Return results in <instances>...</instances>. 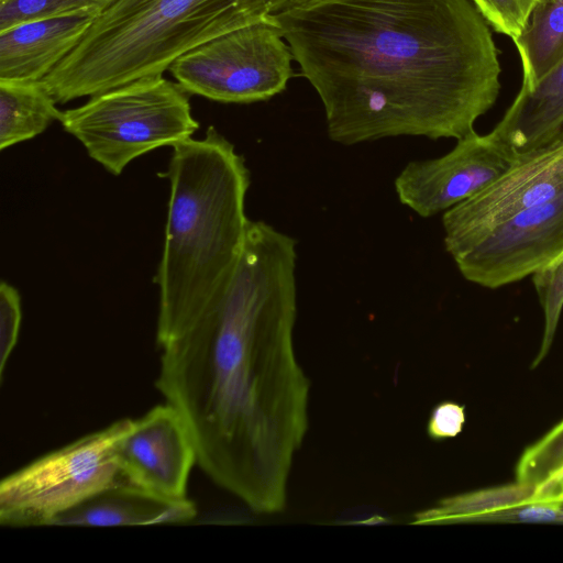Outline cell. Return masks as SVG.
Returning <instances> with one entry per match:
<instances>
[{"label": "cell", "mask_w": 563, "mask_h": 563, "mask_svg": "<svg viewBox=\"0 0 563 563\" xmlns=\"http://www.w3.org/2000/svg\"><path fill=\"white\" fill-rule=\"evenodd\" d=\"M263 0H117L41 81L56 103L163 75L181 55L268 20Z\"/></svg>", "instance_id": "cell-4"}, {"label": "cell", "mask_w": 563, "mask_h": 563, "mask_svg": "<svg viewBox=\"0 0 563 563\" xmlns=\"http://www.w3.org/2000/svg\"><path fill=\"white\" fill-rule=\"evenodd\" d=\"M563 523V499L529 500L479 516L474 523Z\"/></svg>", "instance_id": "cell-22"}, {"label": "cell", "mask_w": 563, "mask_h": 563, "mask_svg": "<svg viewBox=\"0 0 563 563\" xmlns=\"http://www.w3.org/2000/svg\"><path fill=\"white\" fill-rule=\"evenodd\" d=\"M465 423V407L454 401L438 404L431 411L427 433L434 441L456 437Z\"/></svg>", "instance_id": "cell-24"}, {"label": "cell", "mask_w": 563, "mask_h": 563, "mask_svg": "<svg viewBox=\"0 0 563 563\" xmlns=\"http://www.w3.org/2000/svg\"><path fill=\"white\" fill-rule=\"evenodd\" d=\"M117 459L129 483L168 498H187L197 451L186 420L170 404L131 420L118 442Z\"/></svg>", "instance_id": "cell-11"}, {"label": "cell", "mask_w": 563, "mask_h": 563, "mask_svg": "<svg viewBox=\"0 0 563 563\" xmlns=\"http://www.w3.org/2000/svg\"><path fill=\"white\" fill-rule=\"evenodd\" d=\"M563 254V192L526 209L452 255L468 282L495 289L532 276Z\"/></svg>", "instance_id": "cell-8"}, {"label": "cell", "mask_w": 563, "mask_h": 563, "mask_svg": "<svg viewBox=\"0 0 563 563\" xmlns=\"http://www.w3.org/2000/svg\"><path fill=\"white\" fill-rule=\"evenodd\" d=\"M269 19L342 145L459 140L501 88L498 49L472 0H313Z\"/></svg>", "instance_id": "cell-2"}, {"label": "cell", "mask_w": 563, "mask_h": 563, "mask_svg": "<svg viewBox=\"0 0 563 563\" xmlns=\"http://www.w3.org/2000/svg\"><path fill=\"white\" fill-rule=\"evenodd\" d=\"M563 466V420L528 446L516 465V482L537 487Z\"/></svg>", "instance_id": "cell-19"}, {"label": "cell", "mask_w": 563, "mask_h": 563, "mask_svg": "<svg viewBox=\"0 0 563 563\" xmlns=\"http://www.w3.org/2000/svg\"><path fill=\"white\" fill-rule=\"evenodd\" d=\"M117 0H0V31L15 24L66 14H101Z\"/></svg>", "instance_id": "cell-18"}, {"label": "cell", "mask_w": 563, "mask_h": 563, "mask_svg": "<svg viewBox=\"0 0 563 563\" xmlns=\"http://www.w3.org/2000/svg\"><path fill=\"white\" fill-rule=\"evenodd\" d=\"M536 487L515 482L445 497L417 511L411 525L439 526L474 523L479 516L529 501Z\"/></svg>", "instance_id": "cell-17"}, {"label": "cell", "mask_w": 563, "mask_h": 563, "mask_svg": "<svg viewBox=\"0 0 563 563\" xmlns=\"http://www.w3.org/2000/svg\"><path fill=\"white\" fill-rule=\"evenodd\" d=\"M271 19L219 35L169 67L189 93L223 103H252L282 92L294 76V54Z\"/></svg>", "instance_id": "cell-7"}, {"label": "cell", "mask_w": 563, "mask_h": 563, "mask_svg": "<svg viewBox=\"0 0 563 563\" xmlns=\"http://www.w3.org/2000/svg\"><path fill=\"white\" fill-rule=\"evenodd\" d=\"M59 122L93 161L115 176L136 157L173 147L199 129L189 92L162 75L93 95L63 111Z\"/></svg>", "instance_id": "cell-5"}, {"label": "cell", "mask_w": 563, "mask_h": 563, "mask_svg": "<svg viewBox=\"0 0 563 563\" xmlns=\"http://www.w3.org/2000/svg\"><path fill=\"white\" fill-rule=\"evenodd\" d=\"M545 1H549V0H541L540 2H545ZM540 2H539V3H540Z\"/></svg>", "instance_id": "cell-27"}, {"label": "cell", "mask_w": 563, "mask_h": 563, "mask_svg": "<svg viewBox=\"0 0 563 563\" xmlns=\"http://www.w3.org/2000/svg\"><path fill=\"white\" fill-rule=\"evenodd\" d=\"M62 114L41 80H0V150L40 135Z\"/></svg>", "instance_id": "cell-15"}, {"label": "cell", "mask_w": 563, "mask_h": 563, "mask_svg": "<svg viewBox=\"0 0 563 563\" xmlns=\"http://www.w3.org/2000/svg\"><path fill=\"white\" fill-rule=\"evenodd\" d=\"M490 133L517 158L563 141V57L534 85L521 86Z\"/></svg>", "instance_id": "cell-14"}, {"label": "cell", "mask_w": 563, "mask_h": 563, "mask_svg": "<svg viewBox=\"0 0 563 563\" xmlns=\"http://www.w3.org/2000/svg\"><path fill=\"white\" fill-rule=\"evenodd\" d=\"M132 419H122L51 452L0 483V523L51 526L62 512L120 483H129L117 445Z\"/></svg>", "instance_id": "cell-6"}, {"label": "cell", "mask_w": 563, "mask_h": 563, "mask_svg": "<svg viewBox=\"0 0 563 563\" xmlns=\"http://www.w3.org/2000/svg\"><path fill=\"white\" fill-rule=\"evenodd\" d=\"M517 159L490 132L475 131L440 157L409 162L394 186L404 206L430 218L479 192Z\"/></svg>", "instance_id": "cell-10"}, {"label": "cell", "mask_w": 563, "mask_h": 563, "mask_svg": "<svg viewBox=\"0 0 563 563\" xmlns=\"http://www.w3.org/2000/svg\"><path fill=\"white\" fill-rule=\"evenodd\" d=\"M544 316V328L539 352L532 367L548 355L553 343L563 308V254L551 265L532 275Z\"/></svg>", "instance_id": "cell-20"}, {"label": "cell", "mask_w": 563, "mask_h": 563, "mask_svg": "<svg viewBox=\"0 0 563 563\" xmlns=\"http://www.w3.org/2000/svg\"><path fill=\"white\" fill-rule=\"evenodd\" d=\"M97 16L80 12L0 31V80H42L77 46Z\"/></svg>", "instance_id": "cell-12"}, {"label": "cell", "mask_w": 563, "mask_h": 563, "mask_svg": "<svg viewBox=\"0 0 563 563\" xmlns=\"http://www.w3.org/2000/svg\"><path fill=\"white\" fill-rule=\"evenodd\" d=\"M563 499V466L538 485L530 500Z\"/></svg>", "instance_id": "cell-25"}, {"label": "cell", "mask_w": 563, "mask_h": 563, "mask_svg": "<svg viewBox=\"0 0 563 563\" xmlns=\"http://www.w3.org/2000/svg\"><path fill=\"white\" fill-rule=\"evenodd\" d=\"M22 319L21 297L10 284H0V376L16 344Z\"/></svg>", "instance_id": "cell-23"}, {"label": "cell", "mask_w": 563, "mask_h": 563, "mask_svg": "<svg viewBox=\"0 0 563 563\" xmlns=\"http://www.w3.org/2000/svg\"><path fill=\"white\" fill-rule=\"evenodd\" d=\"M197 515L188 498H168L132 483L100 490L59 514L51 526L121 527L181 523Z\"/></svg>", "instance_id": "cell-13"}, {"label": "cell", "mask_w": 563, "mask_h": 563, "mask_svg": "<svg viewBox=\"0 0 563 563\" xmlns=\"http://www.w3.org/2000/svg\"><path fill=\"white\" fill-rule=\"evenodd\" d=\"M165 176L170 195L158 286L156 339L194 320L228 287L250 219L245 158L214 126L173 146Z\"/></svg>", "instance_id": "cell-3"}, {"label": "cell", "mask_w": 563, "mask_h": 563, "mask_svg": "<svg viewBox=\"0 0 563 563\" xmlns=\"http://www.w3.org/2000/svg\"><path fill=\"white\" fill-rule=\"evenodd\" d=\"M563 192V141L519 157L476 195L443 212L444 246L452 256L489 230Z\"/></svg>", "instance_id": "cell-9"}, {"label": "cell", "mask_w": 563, "mask_h": 563, "mask_svg": "<svg viewBox=\"0 0 563 563\" xmlns=\"http://www.w3.org/2000/svg\"><path fill=\"white\" fill-rule=\"evenodd\" d=\"M541 0H472L486 22L498 33L515 40L526 30Z\"/></svg>", "instance_id": "cell-21"}, {"label": "cell", "mask_w": 563, "mask_h": 563, "mask_svg": "<svg viewBox=\"0 0 563 563\" xmlns=\"http://www.w3.org/2000/svg\"><path fill=\"white\" fill-rule=\"evenodd\" d=\"M266 11L269 15H275L284 12L291 11L302 7L313 0H263Z\"/></svg>", "instance_id": "cell-26"}, {"label": "cell", "mask_w": 563, "mask_h": 563, "mask_svg": "<svg viewBox=\"0 0 563 563\" xmlns=\"http://www.w3.org/2000/svg\"><path fill=\"white\" fill-rule=\"evenodd\" d=\"M522 64V87H531L563 57V0L540 2L525 30L512 40Z\"/></svg>", "instance_id": "cell-16"}, {"label": "cell", "mask_w": 563, "mask_h": 563, "mask_svg": "<svg viewBox=\"0 0 563 563\" xmlns=\"http://www.w3.org/2000/svg\"><path fill=\"white\" fill-rule=\"evenodd\" d=\"M297 242L250 220L233 276L208 308L156 339V388L186 420L197 463L252 511L287 505L308 430L310 382L297 361Z\"/></svg>", "instance_id": "cell-1"}]
</instances>
